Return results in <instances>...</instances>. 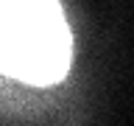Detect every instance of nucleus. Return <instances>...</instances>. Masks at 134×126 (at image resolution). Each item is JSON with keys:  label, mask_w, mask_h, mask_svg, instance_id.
I'll use <instances>...</instances> for the list:
<instances>
[{"label": "nucleus", "mask_w": 134, "mask_h": 126, "mask_svg": "<svg viewBox=\"0 0 134 126\" xmlns=\"http://www.w3.org/2000/svg\"><path fill=\"white\" fill-rule=\"evenodd\" d=\"M70 28L59 0H0V67L17 81L45 87L70 67Z\"/></svg>", "instance_id": "obj_1"}]
</instances>
